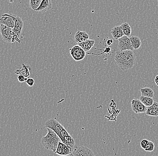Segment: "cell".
<instances>
[{
  "label": "cell",
  "mask_w": 158,
  "mask_h": 156,
  "mask_svg": "<svg viewBox=\"0 0 158 156\" xmlns=\"http://www.w3.org/2000/svg\"><path fill=\"white\" fill-rule=\"evenodd\" d=\"M114 59L116 64L123 70L132 69L136 62V56L131 50L117 51Z\"/></svg>",
  "instance_id": "obj_1"
},
{
  "label": "cell",
  "mask_w": 158,
  "mask_h": 156,
  "mask_svg": "<svg viewBox=\"0 0 158 156\" xmlns=\"http://www.w3.org/2000/svg\"><path fill=\"white\" fill-rule=\"evenodd\" d=\"M48 133L41 139V143L47 150L56 152L59 141H61L59 136L50 128H47Z\"/></svg>",
  "instance_id": "obj_2"
},
{
  "label": "cell",
  "mask_w": 158,
  "mask_h": 156,
  "mask_svg": "<svg viewBox=\"0 0 158 156\" xmlns=\"http://www.w3.org/2000/svg\"><path fill=\"white\" fill-rule=\"evenodd\" d=\"M0 33L3 40L7 43H14L17 41L20 43V40L17 35L14 32L12 28L4 24H0Z\"/></svg>",
  "instance_id": "obj_3"
},
{
  "label": "cell",
  "mask_w": 158,
  "mask_h": 156,
  "mask_svg": "<svg viewBox=\"0 0 158 156\" xmlns=\"http://www.w3.org/2000/svg\"><path fill=\"white\" fill-rule=\"evenodd\" d=\"M93 151L85 146L75 145L70 156H94Z\"/></svg>",
  "instance_id": "obj_4"
},
{
  "label": "cell",
  "mask_w": 158,
  "mask_h": 156,
  "mask_svg": "<svg viewBox=\"0 0 158 156\" xmlns=\"http://www.w3.org/2000/svg\"><path fill=\"white\" fill-rule=\"evenodd\" d=\"M70 54L76 61L83 60L86 56V52L80 46L76 45L70 49Z\"/></svg>",
  "instance_id": "obj_5"
},
{
  "label": "cell",
  "mask_w": 158,
  "mask_h": 156,
  "mask_svg": "<svg viewBox=\"0 0 158 156\" xmlns=\"http://www.w3.org/2000/svg\"><path fill=\"white\" fill-rule=\"evenodd\" d=\"M45 126L46 128H49L52 129L56 134L59 136L61 131L64 128V126L55 120L54 118H51L47 120L45 123Z\"/></svg>",
  "instance_id": "obj_6"
},
{
  "label": "cell",
  "mask_w": 158,
  "mask_h": 156,
  "mask_svg": "<svg viewBox=\"0 0 158 156\" xmlns=\"http://www.w3.org/2000/svg\"><path fill=\"white\" fill-rule=\"evenodd\" d=\"M118 47L120 50H134L130 39L127 36H123L118 39Z\"/></svg>",
  "instance_id": "obj_7"
},
{
  "label": "cell",
  "mask_w": 158,
  "mask_h": 156,
  "mask_svg": "<svg viewBox=\"0 0 158 156\" xmlns=\"http://www.w3.org/2000/svg\"><path fill=\"white\" fill-rule=\"evenodd\" d=\"M131 106L133 111L136 113H141L146 112L147 107L140 101V99H134L131 101Z\"/></svg>",
  "instance_id": "obj_8"
},
{
  "label": "cell",
  "mask_w": 158,
  "mask_h": 156,
  "mask_svg": "<svg viewBox=\"0 0 158 156\" xmlns=\"http://www.w3.org/2000/svg\"><path fill=\"white\" fill-rule=\"evenodd\" d=\"M0 24H4L11 28L15 27V21L14 15L5 14L0 18Z\"/></svg>",
  "instance_id": "obj_9"
},
{
  "label": "cell",
  "mask_w": 158,
  "mask_h": 156,
  "mask_svg": "<svg viewBox=\"0 0 158 156\" xmlns=\"http://www.w3.org/2000/svg\"><path fill=\"white\" fill-rule=\"evenodd\" d=\"M15 21V27L13 28L12 30L17 35L19 38L22 32L23 27V22L21 18L17 15H14Z\"/></svg>",
  "instance_id": "obj_10"
},
{
  "label": "cell",
  "mask_w": 158,
  "mask_h": 156,
  "mask_svg": "<svg viewBox=\"0 0 158 156\" xmlns=\"http://www.w3.org/2000/svg\"><path fill=\"white\" fill-rule=\"evenodd\" d=\"M55 153L60 156H67L69 155L71 152L69 147L60 141L59 142Z\"/></svg>",
  "instance_id": "obj_11"
},
{
  "label": "cell",
  "mask_w": 158,
  "mask_h": 156,
  "mask_svg": "<svg viewBox=\"0 0 158 156\" xmlns=\"http://www.w3.org/2000/svg\"><path fill=\"white\" fill-rule=\"evenodd\" d=\"M52 8V3L51 0H42L40 5L37 9L35 10L34 11L45 12L50 10Z\"/></svg>",
  "instance_id": "obj_12"
},
{
  "label": "cell",
  "mask_w": 158,
  "mask_h": 156,
  "mask_svg": "<svg viewBox=\"0 0 158 156\" xmlns=\"http://www.w3.org/2000/svg\"><path fill=\"white\" fill-rule=\"evenodd\" d=\"M89 37V36L86 32L78 31L75 35V40L78 44L88 40Z\"/></svg>",
  "instance_id": "obj_13"
},
{
  "label": "cell",
  "mask_w": 158,
  "mask_h": 156,
  "mask_svg": "<svg viewBox=\"0 0 158 156\" xmlns=\"http://www.w3.org/2000/svg\"><path fill=\"white\" fill-rule=\"evenodd\" d=\"M146 114L152 116H158V103L154 102L152 105L147 108Z\"/></svg>",
  "instance_id": "obj_14"
},
{
  "label": "cell",
  "mask_w": 158,
  "mask_h": 156,
  "mask_svg": "<svg viewBox=\"0 0 158 156\" xmlns=\"http://www.w3.org/2000/svg\"><path fill=\"white\" fill-rule=\"evenodd\" d=\"M111 35L114 39L118 40L120 37L124 35L120 26H116L111 29L110 31Z\"/></svg>",
  "instance_id": "obj_15"
},
{
  "label": "cell",
  "mask_w": 158,
  "mask_h": 156,
  "mask_svg": "<svg viewBox=\"0 0 158 156\" xmlns=\"http://www.w3.org/2000/svg\"><path fill=\"white\" fill-rule=\"evenodd\" d=\"M94 44V40L88 39L81 43H78V45H80L85 52H86L90 50L92 47H93Z\"/></svg>",
  "instance_id": "obj_16"
},
{
  "label": "cell",
  "mask_w": 158,
  "mask_h": 156,
  "mask_svg": "<svg viewBox=\"0 0 158 156\" xmlns=\"http://www.w3.org/2000/svg\"><path fill=\"white\" fill-rule=\"evenodd\" d=\"M30 67L29 66L26 65L25 64H22V68L19 70H17L15 71V73L16 74L23 75L25 77L28 78V76L30 75Z\"/></svg>",
  "instance_id": "obj_17"
},
{
  "label": "cell",
  "mask_w": 158,
  "mask_h": 156,
  "mask_svg": "<svg viewBox=\"0 0 158 156\" xmlns=\"http://www.w3.org/2000/svg\"><path fill=\"white\" fill-rule=\"evenodd\" d=\"M129 39L134 48V50H138L140 48L142 45V41L138 36H133L129 37Z\"/></svg>",
  "instance_id": "obj_18"
},
{
  "label": "cell",
  "mask_w": 158,
  "mask_h": 156,
  "mask_svg": "<svg viewBox=\"0 0 158 156\" xmlns=\"http://www.w3.org/2000/svg\"><path fill=\"white\" fill-rule=\"evenodd\" d=\"M140 100L147 107L152 105L154 102L153 98L141 95L140 97Z\"/></svg>",
  "instance_id": "obj_19"
},
{
  "label": "cell",
  "mask_w": 158,
  "mask_h": 156,
  "mask_svg": "<svg viewBox=\"0 0 158 156\" xmlns=\"http://www.w3.org/2000/svg\"><path fill=\"white\" fill-rule=\"evenodd\" d=\"M142 95L149 97L153 98L154 96V92L152 89L149 87H145L140 89Z\"/></svg>",
  "instance_id": "obj_20"
},
{
  "label": "cell",
  "mask_w": 158,
  "mask_h": 156,
  "mask_svg": "<svg viewBox=\"0 0 158 156\" xmlns=\"http://www.w3.org/2000/svg\"><path fill=\"white\" fill-rule=\"evenodd\" d=\"M120 26L122 28L124 35L127 36H129L131 35L132 33V28L129 23H122Z\"/></svg>",
  "instance_id": "obj_21"
},
{
  "label": "cell",
  "mask_w": 158,
  "mask_h": 156,
  "mask_svg": "<svg viewBox=\"0 0 158 156\" xmlns=\"http://www.w3.org/2000/svg\"><path fill=\"white\" fill-rule=\"evenodd\" d=\"M42 0H30V6L33 10L37 9L40 5Z\"/></svg>",
  "instance_id": "obj_22"
},
{
  "label": "cell",
  "mask_w": 158,
  "mask_h": 156,
  "mask_svg": "<svg viewBox=\"0 0 158 156\" xmlns=\"http://www.w3.org/2000/svg\"><path fill=\"white\" fill-rule=\"evenodd\" d=\"M154 149H155V145H154V143L152 141H149L147 145L143 150L146 151H148V152H152L154 150Z\"/></svg>",
  "instance_id": "obj_23"
},
{
  "label": "cell",
  "mask_w": 158,
  "mask_h": 156,
  "mask_svg": "<svg viewBox=\"0 0 158 156\" xmlns=\"http://www.w3.org/2000/svg\"><path fill=\"white\" fill-rule=\"evenodd\" d=\"M26 82L27 84V85L30 86H32L34 85L35 81L33 78H27V79L26 81Z\"/></svg>",
  "instance_id": "obj_24"
},
{
  "label": "cell",
  "mask_w": 158,
  "mask_h": 156,
  "mask_svg": "<svg viewBox=\"0 0 158 156\" xmlns=\"http://www.w3.org/2000/svg\"><path fill=\"white\" fill-rule=\"evenodd\" d=\"M27 79V77H25L23 75H19L18 77V80L20 82H26Z\"/></svg>",
  "instance_id": "obj_25"
},
{
  "label": "cell",
  "mask_w": 158,
  "mask_h": 156,
  "mask_svg": "<svg viewBox=\"0 0 158 156\" xmlns=\"http://www.w3.org/2000/svg\"><path fill=\"white\" fill-rule=\"evenodd\" d=\"M148 140H143V141H142L141 142V143H140V145H141V147L143 148V149H144L146 146L147 145V144H148Z\"/></svg>",
  "instance_id": "obj_26"
},
{
  "label": "cell",
  "mask_w": 158,
  "mask_h": 156,
  "mask_svg": "<svg viewBox=\"0 0 158 156\" xmlns=\"http://www.w3.org/2000/svg\"><path fill=\"white\" fill-rule=\"evenodd\" d=\"M113 43V40L112 39H109L106 41V44L109 46H110L112 45V44Z\"/></svg>",
  "instance_id": "obj_27"
},
{
  "label": "cell",
  "mask_w": 158,
  "mask_h": 156,
  "mask_svg": "<svg viewBox=\"0 0 158 156\" xmlns=\"http://www.w3.org/2000/svg\"><path fill=\"white\" fill-rule=\"evenodd\" d=\"M155 82L156 85L158 86V75L156 76V78H155Z\"/></svg>",
  "instance_id": "obj_28"
}]
</instances>
